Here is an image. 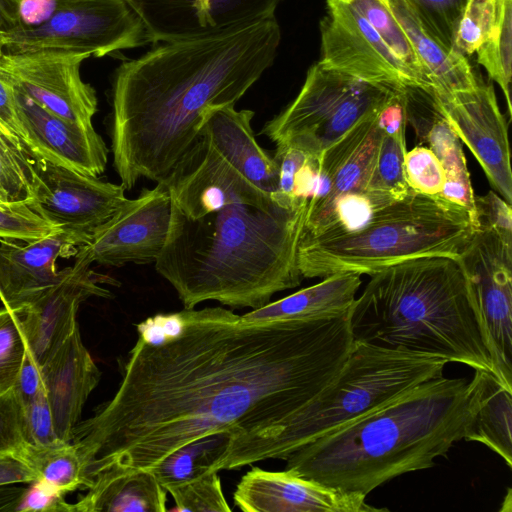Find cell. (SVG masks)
<instances>
[{
	"label": "cell",
	"mask_w": 512,
	"mask_h": 512,
	"mask_svg": "<svg viewBox=\"0 0 512 512\" xmlns=\"http://www.w3.org/2000/svg\"><path fill=\"white\" fill-rule=\"evenodd\" d=\"M349 312L258 324L221 307L175 312L172 336L138 339L114 396L73 429L85 486L113 466L150 470L221 431L232 440L211 471L286 460L294 419L354 346Z\"/></svg>",
	"instance_id": "obj_1"
},
{
	"label": "cell",
	"mask_w": 512,
	"mask_h": 512,
	"mask_svg": "<svg viewBox=\"0 0 512 512\" xmlns=\"http://www.w3.org/2000/svg\"><path fill=\"white\" fill-rule=\"evenodd\" d=\"M276 16L162 42L123 62L112 84L113 165L125 190L162 183L200 138L206 113L235 105L273 64Z\"/></svg>",
	"instance_id": "obj_2"
},
{
	"label": "cell",
	"mask_w": 512,
	"mask_h": 512,
	"mask_svg": "<svg viewBox=\"0 0 512 512\" xmlns=\"http://www.w3.org/2000/svg\"><path fill=\"white\" fill-rule=\"evenodd\" d=\"M307 207L291 209L233 202L188 217L171 208L155 269L185 309L214 300L257 309L274 294L297 287V248Z\"/></svg>",
	"instance_id": "obj_3"
},
{
	"label": "cell",
	"mask_w": 512,
	"mask_h": 512,
	"mask_svg": "<svg viewBox=\"0 0 512 512\" xmlns=\"http://www.w3.org/2000/svg\"><path fill=\"white\" fill-rule=\"evenodd\" d=\"M476 400L474 378L428 380L297 449L286 470L367 496L395 477L434 466L465 438Z\"/></svg>",
	"instance_id": "obj_4"
},
{
	"label": "cell",
	"mask_w": 512,
	"mask_h": 512,
	"mask_svg": "<svg viewBox=\"0 0 512 512\" xmlns=\"http://www.w3.org/2000/svg\"><path fill=\"white\" fill-rule=\"evenodd\" d=\"M370 276L349 312L354 342L437 356L496 377L479 307L459 257L413 258Z\"/></svg>",
	"instance_id": "obj_5"
},
{
	"label": "cell",
	"mask_w": 512,
	"mask_h": 512,
	"mask_svg": "<svg viewBox=\"0 0 512 512\" xmlns=\"http://www.w3.org/2000/svg\"><path fill=\"white\" fill-rule=\"evenodd\" d=\"M476 228L461 206L410 190L355 230L300 240L297 266L303 278H325L347 272L372 275L424 256L458 257Z\"/></svg>",
	"instance_id": "obj_6"
},
{
	"label": "cell",
	"mask_w": 512,
	"mask_h": 512,
	"mask_svg": "<svg viewBox=\"0 0 512 512\" xmlns=\"http://www.w3.org/2000/svg\"><path fill=\"white\" fill-rule=\"evenodd\" d=\"M446 363L437 356L354 342L338 373L294 419L288 435L290 454L443 376Z\"/></svg>",
	"instance_id": "obj_7"
},
{
	"label": "cell",
	"mask_w": 512,
	"mask_h": 512,
	"mask_svg": "<svg viewBox=\"0 0 512 512\" xmlns=\"http://www.w3.org/2000/svg\"><path fill=\"white\" fill-rule=\"evenodd\" d=\"M401 88L364 82L317 61L295 99L261 133L276 144H291L317 156L378 112Z\"/></svg>",
	"instance_id": "obj_8"
},
{
	"label": "cell",
	"mask_w": 512,
	"mask_h": 512,
	"mask_svg": "<svg viewBox=\"0 0 512 512\" xmlns=\"http://www.w3.org/2000/svg\"><path fill=\"white\" fill-rule=\"evenodd\" d=\"M147 43L141 20L125 0L62 1L42 25L3 33L4 54L68 50L100 58Z\"/></svg>",
	"instance_id": "obj_9"
},
{
	"label": "cell",
	"mask_w": 512,
	"mask_h": 512,
	"mask_svg": "<svg viewBox=\"0 0 512 512\" xmlns=\"http://www.w3.org/2000/svg\"><path fill=\"white\" fill-rule=\"evenodd\" d=\"M458 257L474 291L496 377L512 389V238L479 226Z\"/></svg>",
	"instance_id": "obj_10"
},
{
	"label": "cell",
	"mask_w": 512,
	"mask_h": 512,
	"mask_svg": "<svg viewBox=\"0 0 512 512\" xmlns=\"http://www.w3.org/2000/svg\"><path fill=\"white\" fill-rule=\"evenodd\" d=\"M28 206L72 236L79 247L126 201L121 184L103 181L44 159H35Z\"/></svg>",
	"instance_id": "obj_11"
},
{
	"label": "cell",
	"mask_w": 512,
	"mask_h": 512,
	"mask_svg": "<svg viewBox=\"0 0 512 512\" xmlns=\"http://www.w3.org/2000/svg\"><path fill=\"white\" fill-rule=\"evenodd\" d=\"M171 208L163 183L144 189L135 199L127 198L89 241L77 248L75 259L90 266L114 267L155 262L167 239Z\"/></svg>",
	"instance_id": "obj_12"
},
{
	"label": "cell",
	"mask_w": 512,
	"mask_h": 512,
	"mask_svg": "<svg viewBox=\"0 0 512 512\" xmlns=\"http://www.w3.org/2000/svg\"><path fill=\"white\" fill-rule=\"evenodd\" d=\"M92 55L68 50H39L4 54L0 66L16 88L59 118L83 128H93L97 112L94 88L80 73Z\"/></svg>",
	"instance_id": "obj_13"
},
{
	"label": "cell",
	"mask_w": 512,
	"mask_h": 512,
	"mask_svg": "<svg viewBox=\"0 0 512 512\" xmlns=\"http://www.w3.org/2000/svg\"><path fill=\"white\" fill-rule=\"evenodd\" d=\"M318 62L372 84L395 88L416 84L363 16L344 0L326 1Z\"/></svg>",
	"instance_id": "obj_14"
},
{
	"label": "cell",
	"mask_w": 512,
	"mask_h": 512,
	"mask_svg": "<svg viewBox=\"0 0 512 512\" xmlns=\"http://www.w3.org/2000/svg\"><path fill=\"white\" fill-rule=\"evenodd\" d=\"M433 92L453 131L474 155L491 186L511 205L508 122L498 105L493 84L479 76L470 90Z\"/></svg>",
	"instance_id": "obj_15"
},
{
	"label": "cell",
	"mask_w": 512,
	"mask_h": 512,
	"mask_svg": "<svg viewBox=\"0 0 512 512\" xmlns=\"http://www.w3.org/2000/svg\"><path fill=\"white\" fill-rule=\"evenodd\" d=\"M115 280L96 273L77 259L65 275L21 308L15 310L21 321L32 359L42 365L78 324L76 315L90 297H111L102 286Z\"/></svg>",
	"instance_id": "obj_16"
},
{
	"label": "cell",
	"mask_w": 512,
	"mask_h": 512,
	"mask_svg": "<svg viewBox=\"0 0 512 512\" xmlns=\"http://www.w3.org/2000/svg\"><path fill=\"white\" fill-rule=\"evenodd\" d=\"M158 44L233 28L274 16L284 0H125Z\"/></svg>",
	"instance_id": "obj_17"
},
{
	"label": "cell",
	"mask_w": 512,
	"mask_h": 512,
	"mask_svg": "<svg viewBox=\"0 0 512 512\" xmlns=\"http://www.w3.org/2000/svg\"><path fill=\"white\" fill-rule=\"evenodd\" d=\"M366 496L331 488L290 470H249L237 484L235 506L244 512H377Z\"/></svg>",
	"instance_id": "obj_18"
},
{
	"label": "cell",
	"mask_w": 512,
	"mask_h": 512,
	"mask_svg": "<svg viewBox=\"0 0 512 512\" xmlns=\"http://www.w3.org/2000/svg\"><path fill=\"white\" fill-rule=\"evenodd\" d=\"M16 100L21 140L35 159L90 176L99 177L104 172L108 149L94 127L87 129L66 122L18 88Z\"/></svg>",
	"instance_id": "obj_19"
},
{
	"label": "cell",
	"mask_w": 512,
	"mask_h": 512,
	"mask_svg": "<svg viewBox=\"0 0 512 512\" xmlns=\"http://www.w3.org/2000/svg\"><path fill=\"white\" fill-rule=\"evenodd\" d=\"M403 93L407 123L445 171L444 187L437 197L466 209L476 221L475 194L462 142L442 113L435 93L417 84L403 86Z\"/></svg>",
	"instance_id": "obj_20"
},
{
	"label": "cell",
	"mask_w": 512,
	"mask_h": 512,
	"mask_svg": "<svg viewBox=\"0 0 512 512\" xmlns=\"http://www.w3.org/2000/svg\"><path fill=\"white\" fill-rule=\"evenodd\" d=\"M78 242L63 231L20 244L0 239V300L3 306L17 310L67 272L58 270L57 259L76 252Z\"/></svg>",
	"instance_id": "obj_21"
},
{
	"label": "cell",
	"mask_w": 512,
	"mask_h": 512,
	"mask_svg": "<svg viewBox=\"0 0 512 512\" xmlns=\"http://www.w3.org/2000/svg\"><path fill=\"white\" fill-rule=\"evenodd\" d=\"M40 368L56 434L70 442L83 406L101 378L78 324Z\"/></svg>",
	"instance_id": "obj_22"
},
{
	"label": "cell",
	"mask_w": 512,
	"mask_h": 512,
	"mask_svg": "<svg viewBox=\"0 0 512 512\" xmlns=\"http://www.w3.org/2000/svg\"><path fill=\"white\" fill-rule=\"evenodd\" d=\"M254 112L227 105L209 110L201 133L239 173L270 196L279 183L276 161L257 143L252 129Z\"/></svg>",
	"instance_id": "obj_23"
},
{
	"label": "cell",
	"mask_w": 512,
	"mask_h": 512,
	"mask_svg": "<svg viewBox=\"0 0 512 512\" xmlns=\"http://www.w3.org/2000/svg\"><path fill=\"white\" fill-rule=\"evenodd\" d=\"M74 512H165L167 491L149 469L110 467L98 473Z\"/></svg>",
	"instance_id": "obj_24"
},
{
	"label": "cell",
	"mask_w": 512,
	"mask_h": 512,
	"mask_svg": "<svg viewBox=\"0 0 512 512\" xmlns=\"http://www.w3.org/2000/svg\"><path fill=\"white\" fill-rule=\"evenodd\" d=\"M425 72L430 89L454 93L474 88L479 74L467 57L444 45L430 33L403 0H389Z\"/></svg>",
	"instance_id": "obj_25"
},
{
	"label": "cell",
	"mask_w": 512,
	"mask_h": 512,
	"mask_svg": "<svg viewBox=\"0 0 512 512\" xmlns=\"http://www.w3.org/2000/svg\"><path fill=\"white\" fill-rule=\"evenodd\" d=\"M360 276L351 272L327 276L317 284L253 309L240 316V321L245 324H258L325 316L350 310L362 282Z\"/></svg>",
	"instance_id": "obj_26"
},
{
	"label": "cell",
	"mask_w": 512,
	"mask_h": 512,
	"mask_svg": "<svg viewBox=\"0 0 512 512\" xmlns=\"http://www.w3.org/2000/svg\"><path fill=\"white\" fill-rule=\"evenodd\" d=\"M476 407L465 440L479 442L512 465V389L492 373L475 370Z\"/></svg>",
	"instance_id": "obj_27"
},
{
	"label": "cell",
	"mask_w": 512,
	"mask_h": 512,
	"mask_svg": "<svg viewBox=\"0 0 512 512\" xmlns=\"http://www.w3.org/2000/svg\"><path fill=\"white\" fill-rule=\"evenodd\" d=\"M381 136L376 115L367 136L336 172L327 194L318 202L307 206L303 227L319 220L342 197L350 194L375 193L370 190V182Z\"/></svg>",
	"instance_id": "obj_28"
},
{
	"label": "cell",
	"mask_w": 512,
	"mask_h": 512,
	"mask_svg": "<svg viewBox=\"0 0 512 512\" xmlns=\"http://www.w3.org/2000/svg\"><path fill=\"white\" fill-rule=\"evenodd\" d=\"M231 440L227 431L199 437L172 451L150 470L163 487L191 480L211 471L225 455Z\"/></svg>",
	"instance_id": "obj_29"
},
{
	"label": "cell",
	"mask_w": 512,
	"mask_h": 512,
	"mask_svg": "<svg viewBox=\"0 0 512 512\" xmlns=\"http://www.w3.org/2000/svg\"><path fill=\"white\" fill-rule=\"evenodd\" d=\"M17 456L36 473L37 481L63 494L85 487L82 461L71 442L58 441L49 445L26 442Z\"/></svg>",
	"instance_id": "obj_30"
},
{
	"label": "cell",
	"mask_w": 512,
	"mask_h": 512,
	"mask_svg": "<svg viewBox=\"0 0 512 512\" xmlns=\"http://www.w3.org/2000/svg\"><path fill=\"white\" fill-rule=\"evenodd\" d=\"M355 8L409 71L417 85L429 86L425 72L389 0H344Z\"/></svg>",
	"instance_id": "obj_31"
},
{
	"label": "cell",
	"mask_w": 512,
	"mask_h": 512,
	"mask_svg": "<svg viewBox=\"0 0 512 512\" xmlns=\"http://www.w3.org/2000/svg\"><path fill=\"white\" fill-rule=\"evenodd\" d=\"M476 54L478 64L486 70L489 79L496 82L502 90L511 117L512 0H497L493 28Z\"/></svg>",
	"instance_id": "obj_32"
},
{
	"label": "cell",
	"mask_w": 512,
	"mask_h": 512,
	"mask_svg": "<svg viewBox=\"0 0 512 512\" xmlns=\"http://www.w3.org/2000/svg\"><path fill=\"white\" fill-rule=\"evenodd\" d=\"M35 157L18 135L0 118V197L6 202H27L34 183Z\"/></svg>",
	"instance_id": "obj_33"
},
{
	"label": "cell",
	"mask_w": 512,
	"mask_h": 512,
	"mask_svg": "<svg viewBox=\"0 0 512 512\" xmlns=\"http://www.w3.org/2000/svg\"><path fill=\"white\" fill-rule=\"evenodd\" d=\"M174 499L170 511L230 512L218 472L208 471L191 480L164 487Z\"/></svg>",
	"instance_id": "obj_34"
},
{
	"label": "cell",
	"mask_w": 512,
	"mask_h": 512,
	"mask_svg": "<svg viewBox=\"0 0 512 512\" xmlns=\"http://www.w3.org/2000/svg\"><path fill=\"white\" fill-rule=\"evenodd\" d=\"M406 151L405 139L382 133L370 182L371 191L395 200L405 197L410 192L404 171Z\"/></svg>",
	"instance_id": "obj_35"
},
{
	"label": "cell",
	"mask_w": 512,
	"mask_h": 512,
	"mask_svg": "<svg viewBox=\"0 0 512 512\" xmlns=\"http://www.w3.org/2000/svg\"><path fill=\"white\" fill-rule=\"evenodd\" d=\"M27 354V343L18 313L0 308V393L13 388Z\"/></svg>",
	"instance_id": "obj_36"
},
{
	"label": "cell",
	"mask_w": 512,
	"mask_h": 512,
	"mask_svg": "<svg viewBox=\"0 0 512 512\" xmlns=\"http://www.w3.org/2000/svg\"><path fill=\"white\" fill-rule=\"evenodd\" d=\"M497 0H467L462 11L453 49L470 56L486 41L496 18Z\"/></svg>",
	"instance_id": "obj_37"
},
{
	"label": "cell",
	"mask_w": 512,
	"mask_h": 512,
	"mask_svg": "<svg viewBox=\"0 0 512 512\" xmlns=\"http://www.w3.org/2000/svg\"><path fill=\"white\" fill-rule=\"evenodd\" d=\"M425 28L453 49L458 23L467 0H403Z\"/></svg>",
	"instance_id": "obj_38"
},
{
	"label": "cell",
	"mask_w": 512,
	"mask_h": 512,
	"mask_svg": "<svg viewBox=\"0 0 512 512\" xmlns=\"http://www.w3.org/2000/svg\"><path fill=\"white\" fill-rule=\"evenodd\" d=\"M406 182L410 190L437 197L443 190L445 171L437 156L425 145L406 151L404 160Z\"/></svg>",
	"instance_id": "obj_39"
},
{
	"label": "cell",
	"mask_w": 512,
	"mask_h": 512,
	"mask_svg": "<svg viewBox=\"0 0 512 512\" xmlns=\"http://www.w3.org/2000/svg\"><path fill=\"white\" fill-rule=\"evenodd\" d=\"M61 231L36 212L27 202H14L0 208V239L30 242Z\"/></svg>",
	"instance_id": "obj_40"
},
{
	"label": "cell",
	"mask_w": 512,
	"mask_h": 512,
	"mask_svg": "<svg viewBox=\"0 0 512 512\" xmlns=\"http://www.w3.org/2000/svg\"><path fill=\"white\" fill-rule=\"evenodd\" d=\"M25 443L23 407L11 388L0 393V456L17 455Z\"/></svg>",
	"instance_id": "obj_41"
},
{
	"label": "cell",
	"mask_w": 512,
	"mask_h": 512,
	"mask_svg": "<svg viewBox=\"0 0 512 512\" xmlns=\"http://www.w3.org/2000/svg\"><path fill=\"white\" fill-rule=\"evenodd\" d=\"M22 407L24 434L27 443L49 445L63 441L56 434L45 391H42Z\"/></svg>",
	"instance_id": "obj_42"
},
{
	"label": "cell",
	"mask_w": 512,
	"mask_h": 512,
	"mask_svg": "<svg viewBox=\"0 0 512 512\" xmlns=\"http://www.w3.org/2000/svg\"><path fill=\"white\" fill-rule=\"evenodd\" d=\"M477 227L484 226L495 229L512 238L511 205L493 191L484 196L475 195Z\"/></svg>",
	"instance_id": "obj_43"
},
{
	"label": "cell",
	"mask_w": 512,
	"mask_h": 512,
	"mask_svg": "<svg viewBox=\"0 0 512 512\" xmlns=\"http://www.w3.org/2000/svg\"><path fill=\"white\" fill-rule=\"evenodd\" d=\"M64 495L43 482L35 481L25 489L15 512H74L73 504L68 503Z\"/></svg>",
	"instance_id": "obj_44"
},
{
	"label": "cell",
	"mask_w": 512,
	"mask_h": 512,
	"mask_svg": "<svg viewBox=\"0 0 512 512\" xmlns=\"http://www.w3.org/2000/svg\"><path fill=\"white\" fill-rule=\"evenodd\" d=\"M12 389L22 406L44 391L40 365L28 351Z\"/></svg>",
	"instance_id": "obj_45"
},
{
	"label": "cell",
	"mask_w": 512,
	"mask_h": 512,
	"mask_svg": "<svg viewBox=\"0 0 512 512\" xmlns=\"http://www.w3.org/2000/svg\"><path fill=\"white\" fill-rule=\"evenodd\" d=\"M63 0H18L17 13L20 26L33 28L48 21Z\"/></svg>",
	"instance_id": "obj_46"
},
{
	"label": "cell",
	"mask_w": 512,
	"mask_h": 512,
	"mask_svg": "<svg viewBox=\"0 0 512 512\" xmlns=\"http://www.w3.org/2000/svg\"><path fill=\"white\" fill-rule=\"evenodd\" d=\"M0 118L21 139V128L16 100V87L11 77L0 66Z\"/></svg>",
	"instance_id": "obj_47"
},
{
	"label": "cell",
	"mask_w": 512,
	"mask_h": 512,
	"mask_svg": "<svg viewBox=\"0 0 512 512\" xmlns=\"http://www.w3.org/2000/svg\"><path fill=\"white\" fill-rule=\"evenodd\" d=\"M37 480L36 473L19 456H0V487L17 483L31 484Z\"/></svg>",
	"instance_id": "obj_48"
},
{
	"label": "cell",
	"mask_w": 512,
	"mask_h": 512,
	"mask_svg": "<svg viewBox=\"0 0 512 512\" xmlns=\"http://www.w3.org/2000/svg\"><path fill=\"white\" fill-rule=\"evenodd\" d=\"M19 25L17 2L0 0V31L9 32Z\"/></svg>",
	"instance_id": "obj_49"
},
{
	"label": "cell",
	"mask_w": 512,
	"mask_h": 512,
	"mask_svg": "<svg viewBox=\"0 0 512 512\" xmlns=\"http://www.w3.org/2000/svg\"><path fill=\"white\" fill-rule=\"evenodd\" d=\"M25 487L6 485L0 487V512H15L16 506L25 492Z\"/></svg>",
	"instance_id": "obj_50"
},
{
	"label": "cell",
	"mask_w": 512,
	"mask_h": 512,
	"mask_svg": "<svg viewBox=\"0 0 512 512\" xmlns=\"http://www.w3.org/2000/svg\"><path fill=\"white\" fill-rule=\"evenodd\" d=\"M3 33L4 32L0 31V60L2 59V57L4 55V50H3Z\"/></svg>",
	"instance_id": "obj_51"
},
{
	"label": "cell",
	"mask_w": 512,
	"mask_h": 512,
	"mask_svg": "<svg viewBox=\"0 0 512 512\" xmlns=\"http://www.w3.org/2000/svg\"><path fill=\"white\" fill-rule=\"evenodd\" d=\"M14 202H6L0 197V208L8 207Z\"/></svg>",
	"instance_id": "obj_52"
},
{
	"label": "cell",
	"mask_w": 512,
	"mask_h": 512,
	"mask_svg": "<svg viewBox=\"0 0 512 512\" xmlns=\"http://www.w3.org/2000/svg\"><path fill=\"white\" fill-rule=\"evenodd\" d=\"M63 1H77V0H63Z\"/></svg>",
	"instance_id": "obj_53"
},
{
	"label": "cell",
	"mask_w": 512,
	"mask_h": 512,
	"mask_svg": "<svg viewBox=\"0 0 512 512\" xmlns=\"http://www.w3.org/2000/svg\"><path fill=\"white\" fill-rule=\"evenodd\" d=\"M12 1H16L17 2L18 0H12Z\"/></svg>",
	"instance_id": "obj_54"
}]
</instances>
